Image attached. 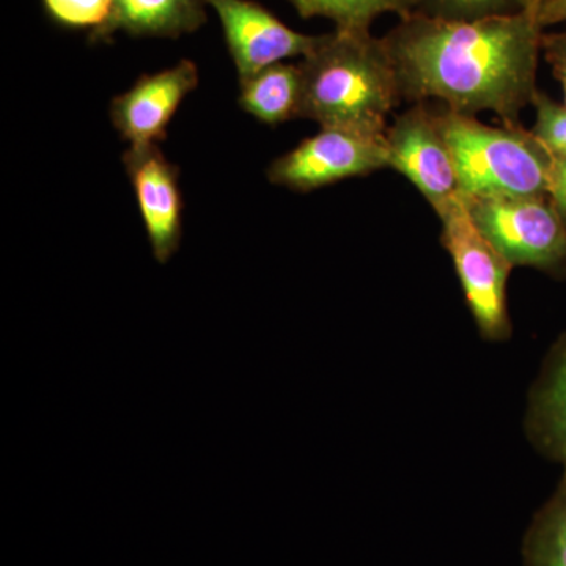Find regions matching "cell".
<instances>
[{
    "instance_id": "cell-8",
    "label": "cell",
    "mask_w": 566,
    "mask_h": 566,
    "mask_svg": "<svg viewBox=\"0 0 566 566\" xmlns=\"http://www.w3.org/2000/svg\"><path fill=\"white\" fill-rule=\"evenodd\" d=\"M205 3L221 21L240 81L275 63L303 59L318 43L319 35L293 31L253 0H205Z\"/></svg>"
},
{
    "instance_id": "cell-5",
    "label": "cell",
    "mask_w": 566,
    "mask_h": 566,
    "mask_svg": "<svg viewBox=\"0 0 566 566\" xmlns=\"http://www.w3.org/2000/svg\"><path fill=\"white\" fill-rule=\"evenodd\" d=\"M464 200L479 229L513 268L566 279V222L546 196Z\"/></svg>"
},
{
    "instance_id": "cell-21",
    "label": "cell",
    "mask_w": 566,
    "mask_h": 566,
    "mask_svg": "<svg viewBox=\"0 0 566 566\" xmlns=\"http://www.w3.org/2000/svg\"><path fill=\"white\" fill-rule=\"evenodd\" d=\"M532 6L543 29L566 22V0H532Z\"/></svg>"
},
{
    "instance_id": "cell-3",
    "label": "cell",
    "mask_w": 566,
    "mask_h": 566,
    "mask_svg": "<svg viewBox=\"0 0 566 566\" xmlns=\"http://www.w3.org/2000/svg\"><path fill=\"white\" fill-rule=\"evenodd\" d=\"M464 199L547 197L553 155L534 133L515 126H488L474 115L434 109Z\"/></svg>"
},
{
    "instance_id": "cell-20",
    "label": "cell",
    "mask_w": 566,
    "mask_h": 566,
    "mask_svg": "<svg viewBox=\"0 0 566 566\" xmlns=\"http://www.w3.org/2000/svg\"><path fill=\"white\" fill-rule=\"evenodd\" d=\"M547 199L566 222V158H553Z\"/></svg>"
},
{
    "instance_id": "cell-7",
    "label": "cell",
    "mask_w": 566,
    "mask_h": 566,
    "mask_svg": "<svg viewBox=\"0 0 566 566\" xmlns=\"http://www.w3.org/2000/svg\"><path fill=\"white\" fill-rule=\"evenodd\" d=\"M389 167L403 175L434 211L458 196L452 151L436 120L433 107L416 103L386 132Z\"/></svg>"
},
{
    "instance_id": "cell-14",
    "label": "cell",
    "mask_w": 566,
    "mask_h": 566,
    "mask_svg": "<svg viewBox=\"0 0 566 566\" xmlns=\"http://www.w3.org/2000/svg\"><path fill=\"white\" fill-rule=\"evenodd\" d=\"M524 566H566V465L560 482L523 539Z\"/></svg>"
},
{
    "instance_id": "cell-18",
    "label": "cell",
    "mask_w": 566,
    "mask_h": 566,
    "mask_svg": "<svg viewBox=\"0 0 566 566\" xmlns=\"http://www.w3.org/2000/svg\"><path fill=\"white\" fill-rule=\"evenodd\" d=\"M535 125L531 129L553 158H566V106L554 102L546 93L535 95Z\"/></svg>"
},
{
    "instance_id": "cell-19",
    "label": "cell",
    "mask_w": 566,
    "mask_h": 566,
    "mask_svg": "<svg viewBox=\"0 0 566 566\" xmlns=\"http://www.w3.org/2000/svg\"><path fill=\"white\" fill-rule=\"evenodd\" d=\"M542 54L554 77L560 82L566 106V32L543 33Z\"/></svg>"
},
{
    "instance_id": "cell-10",
    "label": "cell",
    "mask_w": 566,
    "mask_h": 566,
    "mask_svg": "<svg viewBox=\"0 0 566 566\" xmlns=\"http://www.w3.org/2000/svg\"><path fill=\"white\" fill-rule=\"evenodd\" d=\"M199 85V69L180 61L172 69L144 74L129 91L112 99V125L132 145L159 144L189 93Z\"/></svg>"
},
{
    "instance_id": "cell-6",
    "label": "cell",
    "mask_w": 566,
    "mask_h": 566,
    "mask_svg": "<svg viewBox=\"0 0 566 566\" xmlns=\"http://www.w3.org/2000/svg\"><path fill=\"white\" fill-rule=\"evenodd\" d=\"M386 167H389L386 136L322 128L292 151L274 159L266 175L273 185L311 192Z\"/></svg>"
},
{
    "instance_id": "cell-4",
    "label": "cell",
    "mask_w": 566,
    "mask_h": 566,
    "mask_svg": "<svg viewBox=\"0 0 566 566\" xmlns=\"http://www.w3.org/2000/svg\"><path fill=\"white\" fill-rule=\"evenodd\" d=\"M436 214L442 223L441 243L455 266L476 329L483 340H509L513 327L506 282L512 264L479 229L460 193Z\"/></svg>"
},
{
    "instance_id": "cell-1",
    "label": "cell",
    "mask_w": 566,
    "mask_h": 566,
    "mask_svg": "<svg viewBox=\"0 0 566 566\" xmlns=\"http://www.w3.org/2000/svg\"><path fill=\"white\" fill-rule=\"evenodd\" d=\"M543 28L528 0L524 10L475 21H449L412 11L382 36L403 99H439L449 109L494 112L506 126L534 102Z\"/></svg>"
},
{
    "instance_id": "cell-17",
    "label": "cell",
    "mask_w": 566,
    "mask_h": 566,
    "mask_svg": "<svg viewBox=\"0 0 566 566\" xmlns=\"http://www.w3.org/2000/svg\"><path fill=\"white\" fill-rule=\"evenodd\" d=\"M48 17L69 29L93 32L109 20L114 0H41Z\"/></svg>"
},
{
    "instance_id": "cell-2",
    "label": "cell",
    "mask_w": 566,
    "mask_h": 566,
    "mask_svg": "<svg viewBox=\"0 0 566 566\" xmlns=\"http://www.w3.org/2000/svg\"><path fill=\"white\" fill-rule=\"evenodd\" d=\"M300 118L322 128L386 136L387 117L401 103L400 81L385 40L371 31L319 35L300 62Z\"/></svg>"
},
{
    "instance_id": "cell-11",
    "label": "cell",
    "mask_w": 566,
    "mask_h": 566,
    "mask_svg": "<svg viewBox=\"0 0 566 566\" xmlns=\"http://www.w3.org/2000/svg\"><path fill=\"white\" fill-rule=\"evenodd\" d=\"M524 428L539 455L566 465V333L543 360L528 394Z\"/></svg>"
},
{
    "instance_id": "cell-16",
    "label": "cell",
    "mask_w": 566,
    "mask_h": 566,
    "mask_svg": "<svg viewBox=\"0 0 566 566\" xmlns=\"http://www.w3.org/2000/svg\"><path fill=\"white\" fill-rule=\"evenodd\" d=\"M528 0H419L416 11L449 21H475L524 10Z\"/></svg>"
},
{
    "instance_id": "cell-13",
    "label": "cell",
    "mask_w": 566,
    "mask_h": 566,
    "mask_svg": "<svg viewBox=\"0 0 566 566\" xmlns=\"http://www.w3.org/2000/svg\"><path fill=\"white\" fill-rule=\"evenodd\" d=\"M303 76L300 63H275L240 81L241 109L264 125L300 118Z\"/></svg>"
},
{
    "instance_id": "cell-15",
    "label": "cell",
    "mask_w": 566,
    "mask_h": 566,
    "mask_svg": "<svg viewBox=\"0 0 566 566\" xmlns=\"http://www.w3.org/2000/svg\"><path fill=\"white\" fill-rule=\"evenodd\" d=\"M300 17L326 18L337 31H370L376 18L394 13L408 17L417 10L419 0H289Z\"/></svg>"
},
{
    "instance_id": "cell-9",
    "label": "cell",
    "mask_w": 566,
    "mask_h": 566,
    "mask_svg": "<svg viewBox=\"0 0 566 566\" xmlns=\"http://www.w3.org/2000/svg\"><path fill=\"white\" fill-rule=\"evenodd\" d=\"M122 161L136 193L153 256L166 264L180 249L182 238L180 169L164 156L158 144L132 145Z\"/></svg>"
},
{
    "instance_id": "cell-12",
    "label": "cell",
    "mask_w": 566,
    "mask_h": 566,
    "mask_svg": "<svg viewBox=\"0 0 566 566\" xmlns=\"http://www.w3.org/2000/svg\"><path fill=\"white\" fill-rule=\"evenodd\" d=\"M205 0H114L109 20L91 32V43H107L122 32L136 39H180L207 22Z\"/></svg>"
}]
</instances>
